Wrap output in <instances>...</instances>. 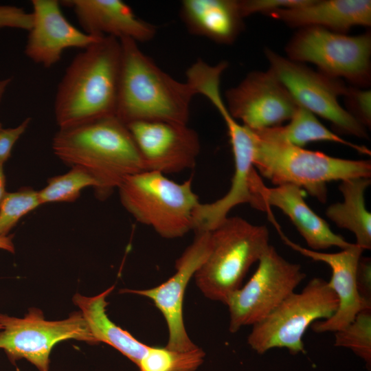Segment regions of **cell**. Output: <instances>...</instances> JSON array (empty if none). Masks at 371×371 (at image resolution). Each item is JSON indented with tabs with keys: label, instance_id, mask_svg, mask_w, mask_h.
Masks as SVG:
<instances>
[{
	"label": "cell",
	"instance_id": "obj_35",
	"mask_svg": "<svg viewBox=\"0 0 371 371\" xmlns=\"http://www.w3.org/2000/svg\"><path fill=\"white\" fill-rule=\"evenodd\" d=\"M5 175L3 170V166H0V204L3 201L7 192L5 191Z\"/></svg>",
	"mask_w": 371,
	"mask_h": 371
},
{
	"label": "cell",
	"instance_id": "obj_29",
	"mask_svg": "<svg viewBox=\"0 0 371 371\" xmlns=\"http://www.w3.org/2000/svg\"><path fill=\"white\" fill-rule=\"evenodd\" d=\"M348 111L363 126L371 125V91L355 87H348L344 94Z\"/></svg>",
	"mask_w": 371,
	"mask_h": 371
},
{
	"label": "cell",
	"instance_id": "obj_34",
	"mask_svg": "<svg viewBox=\"0 0 371 371\" xmlns=\"http://www.w3.org/2000/svg\"><path fill=\"white\" fill-rule=\"evenodd\" d=\"M12 236H0V249L14 254L15 248L12 242Z\"/></svg>",
	"mask_w": 371,
	"mask_h": 371
},
{
	"label": "cell",
	"instance_id": "obj_22",
	"mask_svg": "<svg viewBox=\"0 0 371 371\" xmlns=\"http://www.w3.org/2000/svg\"><path fill=\"white\" fill-rule=\"evenodd\" d=\"M113 289L112 286L91 297L77 293L74 296L73 301L79 307L97 344L102 342L111 346L137 366L149 346L139 341L108 317L106 297Z\"/></svg>",
	"mask_w": 371,
	"mask_h": 371
},
{
	"label": "cell",
	"instance_id": "obj_30",
	"mask_svg": "<svg viewBox=\"0 0 371 371\" xmlns=\"http://www.w3.org/2000/svg\"><path fill=\"white\" fill-rule=\"evenodd\" d=\"M311 0H240L238 5L242 16L260 12L266 14L272 10L304 5Z\"/></svg>",
	"mask_w": 371,
	"mask_h": 371
},
{
	"label": "cell",
	"instance_id": "obj_6",
	"mask_svg": "<svg viewBox=\"0 0 371 371\" xmlns=\"http://www.w3.org/2000/svg\"><path fill=\"white\" fill-rule=\"evenodd\" d=\"M117 190L127 212L161 237L177 238L192 230L200 201L192 178L177 183L159 172L144 170L127 177Z\"/></svg>",
	"mask_w": 371,
	"mask_h": 371
},
{
	"label": "cell",
	"instance_id": "obj_27",
	"mask_svg": "<svg viewBox=\"0 0 371 371\" xmlns=\"http://www.w3.org/2000/svg\"><path fill=\"white\" fill-rule=\"evenodd\" d=\"M334 345L350 349L370 369L371 308L361 311L350 324L335 332Z\"/></svg>",
	"mask_w": 371,
	"mask_h": 371
},
{
	"label": "cell",
	"instance_id": "obj_36",
	"mask_svg": "<svg viewBox=\"0 0 371 371\" xmlns=\"http://www.w3.org/2000/svg\"><path fill=\"white\" fill-rule=\"evenodd\" d=\"M11 81L10 78L0 80V103Z\"/></svg>",
	"mask_w": 371,
	"mask_h": 371
},
{
	"label": "cell",
	"instance_id": "obj_10",
	"mask_svg": "<svg viewBox=\"0 0 371 371\" xmlns=\"http://www.w3.org/2000/svg\"><path fill=\"white\" fill-rule=\"evenodd\" d=\"M269 70L283 85L297 105L328 120L339 133L368 138L366 128L339 103L348 87L339 78L315 71L300 63L265 51Z\"/></svg>",
	"mask_w": 371,
	"mask_h": 371
},
{
	"label": "cell",
	"instance_id": "obj_8",
	"mask_svg": "<svg viewBox=\"0 0 371 371\" xmlns=\"http://www.w3.org/2000/svg\"><path fill=\"white\" fill-rule=\"evenodd\" d=\"M0 349L12 363L25 359L38 371L49 370V356L59 342L76 339L98 344L80 311L64 319L49 321L37 308H30L23 317L0 313Z\"/></svg>",
	"mask_w": 371,
	"mask_h": 371
},
{
	"label": "cell",
	"instance_id": "obj_25",
	"mask_svg": "<svg viewBox=\"0 0 371 371\" xmlns=\"http://www.w3.org/2000/svg\"><path fill=\"white\" fill-rule=\"evenodd\" d=\"M205 352L198 346L179 351L166 346L148 347L137 366L139 371H195L203 362Z\"/></svg>",
	"mask_w": 371,
	"mask_h": 371
},
{
	"label": "cell",
	"instance_id": "obj_32",
	"mask_svg": "<svg viewBox=\"0 0 371 371\" xmlns=\"http://www.w3.org/2000/svg\"><path fill=\"white\" fill-rule=\"evenodd\" d=\"M30 122L31 118L27 117L16 127L0 128V166H3L10 157L14 144L26 131Z\"/></svg>",
	"mask_w": 371,
	"mask_h": 371
},
{
	"label": "cell",
	"instance_id": "obj_3",
	"mask_svg": "<svg viewBox=\"0 0 371 371\" xmlns=\"http://www.w3.org/2000/svg\"><path fill=\"white\" fill-rule=\"evenodd\" d=\"M121 69L115 116L125 124L167 121L187 124L196 92L161 70L128 38L120 39Z\"/></svg>",
	"mask_w": 371,
	"mask_h": 371
},
{
	"label": "cell",
	"instance_id": "obj_2",
	"mask_svg": "<svg viewBox=\"0 0 371 371\" xmlns=\"http://www.w3.org/2000/svg\"><path fill=\"white\" fill-rule=\"evenodd\" d=\"M122 47L103 36L78 54L58 84L54 115L59 129L115 115Z\"/></svg>",
	"mask_w": 371,
	"mask_h": 371
},
{
	"label": "cell",
	"instance_id": "obj_7",
	"mask_svg": "<svg viewBox=\"0 0 371 371\" xmlns=\"http://www.w3.org/2000/svg\"><path fill=\"white\" fill-rule=\"evenodd\" d=\"M338 300L328 282L312 278L300 293L293 292L261 322L252 326L247 342L258 354L274 348L292 355L304 352L303 336L315 322L335 313Z\"/></svg>",
	"mask_w": 371,
	"mask_h": 371
},
{
	"label": "cell",
	"instance_id": "obj_17",
	"mask_svg": "<svg viewBox=\"0 0 371 371\" xmlns=\"http://www.w3.org/2000/svg\"><path fill=\"white\" fill-rule=\"evenodd\" d=\"M31 3L32 25L24 53L36 64L49 68L60 60L66 49H84L102 38L89 35L69 23L57 0H32Z\"/></svg>",
	"mask_w": 371,
	"mask_h": 371
},
{
	"label": "cell",
	"instance_id": "obj_9",
	"mask_svg": "<svg viewBox=\"0 0 371 371\" xmlns=\"http://www.w3.org/2000/svg\"><path fill=\"white\" fill-rule=\"evenodd\" d=\"M289 59L309 62L321 72L366 86L370 82L371 35L348 36L311 26L301 28L286 47Z\"/></svg>",
	"mask_w": 371,
	"mask_h": 371
},
{
	"label": "cell",
	"instance_id": "obj_31",
	"mask_svg": "<svg viewBox=\"0 0 371 371\" xmlns=\"http://www.w3.org/2000/svg\"><path fill=\"white\" fill-rule=\"evenodd\" d=\"M32 25V12L14 5H0V29L11 27L29 31Z\"/></svg>",
	"mask_w": 371,
	"mask_h": 371
},
{
	"label": "cell",
	"instance_id": "obj_15",
	"mask_svg": "<svg viewBox=\"0 0 371 371\" xmlns=\"http://www.w3.org/2000/svg\"><path fill=\"white\" fill-rule=\"evenodd\" d=\"M251 191L250 205L267 212L271 206L279 208L292 221L308 249L319 251L337 247L344 249L353 245L333 232L328 223L308 205L304 191L300 188L291 184L268 188L255 170L251 180Z\"/></svg>",
	"mask_w": 371,
	"mask_h": 371
},
{
	"label": "cell",
	"instance_id": "obj_13",
	"mask_svg": "<svg viewBox=\"0 0 371 371\" xmlns=\"http://www.w3.org/2000/svg\"><path fill=\"white\" fill-rule=\"evenodd\" d=\"M211 246L210 232H196L192 243L175 262V272L167 280L151 289L124 290L151 300L163 315L168 326L166 347L186 351L197 347L188 337L183 317V304L190 279L207 258Z\"/></svg>",
	"mask_w": 371,
	"mask_h": 371
},
{
	"label": "cell",
	"instance_id": "obj_11",
	"mask_svg": "<svg viewBox=\"0 0 371 371\" xmlns=\"http://www.w3.org/2000/svg\"><path fill=\"white\" fill-rule=\"evenodd\" d=\"M305 278L300 265L286 260L269 245L254 275L225 303L229 313V331L236 333L243 326L261 322Z\"/></svg>",
	"mask_w": 371,
	"mask_h": 371
},
{
	"label": "cell",
	"instance_id": "obj_19",
	"mask_svg": "<svg viewBox=\"0 0 371 371\" xmlns=\"http://www.w3.org/2000/svg\"><path fill=\"white\" fill-rule=\"evenodd\" d=\"M71 8L85 33L94 36L131 38L148 42L156 34V27L137 17L131 7L121 0H65Z\"/></svg>",
	"mask_w": 371,
	"mask_h": 371
},
{
	"label": "cell",
	"instance_id": "obj_37",
	"mask_svg": "<svg viewBox=\"0 0 371 371\" xmlns=\"http://www.w3.org/2000/svg\"><path fill=\"white\" fill-rule=\"evenodd\" d=\"M2 127V124L0 122V128Z\"/></svg>",
	"mask_w": 371,
	"mask_h": 371
},
{
	"label": "cell",
	"instance_id": "obj_33",
	"mask_svg": "<svg viewBox=\"0 0 371 371\" xmlns=\"http://www.w3.org/2000/svg\"><path fill=\"white\" fill-rule=\"evenodd\" d=\"M357 291L366 302L371 304V259L361 256L356 270Z\"/></svg>",
	"mask_w": 371,
	"mask_h": 371
},
{
	"label": "cell",
	"instance_id": "obj_4",
	"mask_svg": "<svg viewBox=\"0 0 371 371\" xmlns=\"http://www.w3.org/2000/svg\"><path fill=\"white\" fill-rule=\"evenodd\" d=\"M250 131L254 142V166L276 186L294 185L325 203L328 182L370 178V160L335 157L265 137Z\"/></svg>",
	"mask_w": 371,
	"mask_h": 371
},
{
	"label": "cell",
	"instance_id": "obj_14",
	"mask_svg": "<svg viewBox=\"0 0 371 371\" xmlns=\"http://www.w3.org/2000/svg\"><path fill=\"white\" fill-rule=\"evenodd\" d=\"M146 170L164 175L194 167L201 145L198 133L187 124L167 121H136L126 124Z\"/></svg>",
	"mask_w": 371,
	"mask_h": 371
},
{
	"label": "cell",
	"instance_id": "obj_12",
	"mask_svg": "<svg viewBox=\"0 0 371 371\" xmlns=\"http://www.w3.org/2000/svg\"><path fill=\"white\" fill-rule=\"evenodd\" d=\"M225 98L230 115L251 131L281 126L291 120L298 106L269 69L249 73L226 91Z\"/></svg>",
	"mask_w": 371,
	"mask_h": 371
},
{
	"label": "cell",
	"instance_id": "obj_5",
	"mask_svg": "<svg viewBox=\"0 0 371 371\" xmlns=\"http://www.w3.org/2000/svg\"><path fill=\"white\" fill-rule=\"evenodd\" d=\"M210 235V252L194 278L206 297L225 304L242 286L251 266L258 262L269 246V234L265 225L227 216Z\"/></svg>",
	"mask_w": 371,
	"mask_h": 371
},
{
	"label": "cell",
	"instance_id": "obj_1",
	"mask_svg": "<svg viewBox=\"0 0 371 371\" xmlns=\"http://www.w3.org/2000/svg\"><path fill=\"white\" fill-rule=\"evenodd\" d=\"M52 150L65 164L86 170L97 183L95 196L109 198L128 176L146 170L126 125L115 115L59 129Z\"/></svg>",
	"mask_w": 371,
	"mask_h": 371
},
{
	"label": "cell",
	"instance_id": "obj_26",
	"mask_svg": "<svg viewBox=\"0 0 371 371\" xmlns=\"http://www.w3.org/2000/svg\"><path fill=\"white\" fill-rule=\"evenodd\" d=\"M97 183L86 170L71 167L67 172L52 177L47 184L38 191L41 205L49 203L74 202L87 187L95 189Z\"/></svg>",
	"mask_w": 371,
	"mask_h": 371
},
{
	"label": "cell",
	"instance_id": "obj_28",
	"mask_svg": "<svg viewBox=\"0 0 371 371\" xmlns=\"http://www.w3.org/2000/svg\"><path fill=\"white\" fill-rule=\"evenodd\" d=\"M41 205L38 191L30 187L7 192L0 204V236H8L22 217Z\"/></svg>",
	"mask_w": 371,
	"mask_h": 371
},
{
	"label": "cell",
	"instance_id": "obj_38",
	"mask_svg": "<svg viewBox=\"0 0 371 371\" xmlns=\"http://www.w3.org/2000/svg\"><path fill=\"white\" fill-rule=\"evenodd\" d=\"M1 324H0V330H1Z\"/></svg>",
	"mask_w": 371,
	"mask_h": 371
},
{
	"label": "cell",
	"instance_id": "obj_20",
	"mask_svg": "<svg viewBox=\"0 0 371 371\" xmlns=\"http://www.w3.org/2000/svg\"><path fill=\"white\" fill-rule=\"evenodd\" d=\"M265 14L291 27L317 26L345 34L353 26L370 25L371 1L311 0L304 5L277 9Z\"/></svg>",
	"mask_w": 371,
	"mask_h": 371
},
{
	"label": "cell",
	"instance_id": "obj_21",
	"mask_svg": "<svg viewBox=\"0 0 371 371\" xmlns=\"http://www.w3.org/2000/svg\"><path fill=\"white\" fill-rule=\"evenodd\" d=\"M179 14L190 34L217 43H232L243 27L238 0H183Z\"/></svg>",
	"mask_w": 371,
	"mask_h": 371
},
{
	"label": "cell",
	"instance_id": "obj_18",
	"mask_svg": "<svg viewBox=\"0 0 371 371\" xmlns=\"http://www.w3.org/2000/svg\"><path fill=\"white\" fill-rule=\"evenodd\" d=\"M234 160V172L227 192L218 200L200 203L193 216L192 230L211 232L225 220L235 207L251 203V180L255 170L253 159L254 142L251 131L232 117L225 122Z\"/></svg>",
	"mask_w": 371,
	"mask_h": 371
},
{
	"label": "cell",
	"instance_id": "obj_24",
	"mask_svg": "<svg viewBox=\"0 0 371 371\" xmlns=\"http://www.w3.org/2000/svg\"><path fill=\"white\" fill-rule=\"evenodd\" d=\"M252 131L262 137L284 142L300 148H304L310 142H330L348 146L363 155H371L368 148L338 136L324 126L315 115L299 105L286 125Z\"/></svg>",
	"mask_w": 371,
	"mask_h": 371
},
{
	"label": "cell",
	"instance_id": "obj_16",
	"mask_svg": "<svg viewBox=\"0 0 371 371\" xmlns=\"http://www.w3.org/2000/svg\"><path fill=\"white\" fill-rule=\"evenodd\" d=\"M273 224L286 245L306 257L327 264L331 269L332 276L328 284L337 297L338 306L332 317L316 321L311 326L314 332L335 333L350 324L361 311L371 308V304L360 296L356 284V270L363 251L362 248L353 243L351 247L337 253L311 250L291 241L276 223Z\"/></svg>",
	"mask_w": 371,
	"mask_h": 371
},
{
	"label": "cell",
	"instance_id": "obj_23",
	"mask_svg": "<svg viewBox=\"0 0 371 371\" xmlns=\"http://www.w3.org/2000/svg\"><path fill=\"white\" fill-rule=\"evenodd\" d=\"M370 183V178L367 177L341 181L339 188L344 201L330 205L326 211L337 226L353 233L355 244L363 250L371 248V214L365 203V193Z\"/></svg>",
	"mask_w": 371,
	"mask_h": 371
}]
</instances>
